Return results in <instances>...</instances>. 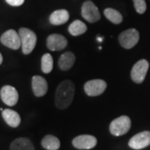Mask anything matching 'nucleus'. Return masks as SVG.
<instances>
[{"label":"nucleus","mask_w":150,"mask_h":150,"mask_svg":"<svg viewBox=\"0 0 150 150\" xmlns=\"http://www.w3.org/2000/svg\"><path fill=\"white\" fill-rule=\"evenodd\" d=\"M54 68V60L51 54H43L41 60V69L44 74H49Z\"/></svg>","instance_id":"obj_21"},{"label":"nucleus","mask_w":150,"mask_h":150,"mask_svg":"<svg viewBox=\"0 0 150 150\" xmlns=\"http://www.w3.org/2000/svg\"><path fill=\"white\" fill-rule=\"evenodd\" d=\"M131 128V120L128 116H121L112 120L110 126L109 131L114 136H122L127 134Z\"/></svg>","instance_id":"obj_3"},{"label":"nucleus","mask_w":150,"mask_h":150,"mask_svg":"<svg viewBox=\"0 0 150 150\" xmlns=\"http://www.w3.org/2000/svg\"><path fill=\"white\" fill-rule=\"evenodd\" d=\"M32 88L36 97H43L48 92V83L42 76H33L32 79Z\"/></svg>","instance_id":"obj_13"},{"label":"nucleus","mask_w":150,"mask_h":150,"mask_svg":"<svg viewBox=\"0 0 150 150\" xmlns=\"http://www.w3.org/2000/svg\"><path fill=\"white\" fill-rule=\"evenodd\" d=\"M69 13L65 9L54 11L49 17V22L53 25H62L69 21Z\"/></svg>","instance_id":"obj_15"},{"label":"nucleus","mask_w":150,"mask_h":150,"mask_svg":"<svg viewBox=\"0 0 150 150\" xmlns=\"http://www.w3.org/2000/svg\"><path fill=\"white\" fill-rule=\"evenodd\" d=\"M150 145V132L144 131L132 137L129 142V146L133 149L139 150Z\"/></svg>","instance_id":"obj_9"},{"label":"nucleus","mask_w":150,"mask_h":150,"mask_svg":"<svg viewBox=\"0 0 150 150\" xmlns=\"http://www.w3.org/2000/svg\"><path fill=\"white\" fill-rule=\"evenodd\" d=\"M103 13H104V15L108 19L114 24H119L123 21L122 14L118 11L115 10L113 8H106Z\"/></svg>","instance_id":"obj_20"},{"label":"nucleus","mask_w":150,"mask_h":150,"mask_svg":"<svg viewBox=\"0 0 150 150\" xmlns=\"http://www.w3.org/2000/svg\"><path fill=\"white\" fill-rule=\"evenodd\" d=\"M6 2L11 6H20L24 3V0H6Z\"/></svg>","instance_id":"obj_23"},{"label":"nucleus","mask_w":150,"mask_h":150,"mask_svg":"<svg viewBox=\"0 0 150 150\" xmlns=\"http://www.w3.org/2000/svg\"><path fill=\"white\" fill-rule=\"evenodd\" d=\"M0 96L3 102L8 106H14L18 101V93L14 87L10 85L4 86L1 88Z\"/></svg>","instance_id":"obj_10"},{"label":"nucleus","mask_w":150,"mask_h":150,"mask_svg":"<svg viewBox=\"0 0 150 150\" xmlns=\"http://www.w3.org/2000/svg\"><path fill=\"white\" fill-rule=\"evenodd\" d=\"M149 64L147 60L141 59L134 65L131 70V79L136 83H142L148 73Z\"/></svg>","instance_id":"obj_5"},{"label":"nucleus","mask_w":150,"mask_h":150,"mask_svg":"<svg viewBox=\"0 0 150 150\" xmlns=\"http://www.w3.org/2000/svg\"><path fill=\"white\" fill-rule=\"evenodd\" d=\"M83 18L89 23H95L100 19V13L97 6L92 1H86L82 5L81 11Z\"/></svg>","instance_id":"obj_6"},{"label":"nucleus","mask_w":150,"mask_h":150,"mask_svg":"<svg viewBox=\"0 0 150 150\" xmlns=\"http://www.w3.org/2000/svg\"><path fill=\"white\" fill-rule=\"evenodd\" d=\"M72 144L79 149H91L96 146L97 139L94 136L83 134L74 138Z\"/></svg>","instance_id":"obj_11"},{"label":"nucleus","mask_w":150,"mask_h":150,"mask_svg":"<svg viewBox=\"0 0 150 150\" xmlns=\"http://www.w3.org/2000/svg\"><path fill=\"white\" fill-rule=\"evenodd\" d=\"M107 83L102 79H93L88 81L84 84V91L86 94L90 97L101 95L106 90Z\"/></svg>","instance_id":"obj_8"},{"label":"nucleus","mask_w":150,"mask_h":150,"mask_svg":"<svg viewBox=\"0 0 150 150\" xmlns=\"http://www.w3.org/2000/svg\"><path fill=\"white\" fill-rule=\"evenodd\" d=\"M2 115L6 123L12 128H17L21 123V118L19 114L12 109H4L2 111Z\"/></svg>","instance_id":"obj_14"},{"label":"nucleus","mask_w":150,"mask_h":150,"mask_svg":"<svg viewBox=\"0 0 150 150\" xmlns=\"http://www.w3.org/2000/svg\"><path fill=\"white\" fill-rule=\"evenodd\" d=\"M43 149L47 150H58L60 148V141L54 135H46L41 142Z\"/></svg>","instance_id":"obj_18"},{"label":"nucleus","mask_w":150,"mask_h":150,"mask_svg":"<svg viewBox=\"0 0 150 150\" xmlns=\"http://www.w3.org/2000/svg\"><path fill=\"white\" fill-rule=\"evenodd\" d=\"M3 63V56H2V54H0V64Z\"/></svg>","instance_id":"obj_24"},{"label":"nucleus","mask_w":150,"mask_h":150,"mask_svg":"<svg viewBox=\"0 0 150 150\" xmlns=\"http://www.w3.org/2000/svg\"><path fill=\"white\" fill-rule=\"evenodd\" d=\"M75 92L74 83L70 80L61 82L55 93V105L59 109H65L74 99Z\"/></svg>","instance_id":"obj_1"},{"label":"nucleus","mask_w":150,"mask_h":150,"mask_svg":"<svg viewBox=\"0 0 150 150\" xmlns=\"http://www.w3.org/2000/svg\"><path fill=\"white\" fill-rule=\"evenodd\" d=\"M68 46V40L61 34L54 33L47 38V47L51 51H60Z\"/></svg>","instance_id":"obj_12"},{"label":"nucleus","mask_w":150,"mask_h":150,"mask_svg":"<svg viewBox=\"0 0 150 150\" xmlns=\"http://www.w3.org/2000/svg\"><path fill=\"white\" fill-rule=\"evenodd\" d=\"M18 34L21 40L23 53L24 54L32 53L37 43V36L35 33L26 28H21L18 31Z\"/></svg>","instance_id":"obj_2"},{"label":"nucleus","mask_w":150,"mask_h":150,"mask_svg":"<svg viewBox=\"0 0 150 150\" xmlns=\"http://www.w3.org/2000/svg\"><path fill=\"white\" fill-rule=\"evenodd\" d=\"M88 28L83 22L80 20H75L69 27V32L73 36H79L81 34H83L86 33Z\"/></svg>","instance_id":"obj_19"},{"label":"nucleus","mask_w":150,"mask_h":150,"mask_svg":"<svg viewBox=\"0 0 150 150\" xmlns=\"http://www.w3.org/2000/svg\"><path fill=\"white\" fill-rule=\"evenodd\" d=\"M75 62V55L72 52H66L61 55L59 59V69L63 71L69 70Z\"/></svg>","instance_id":"obj_16"},{"label":"nucleus","mask_w":150,"mask_h":150,"mask_svg":"<svg viewBox=\"0 0 150 150\" xmlns=\"http://www.w3.org/2000/svg\"><path fill=\"white\" fill-rule=\"evenodd\" d=\"M139 40V33L135 28H129L122 32L118 36L120 45L126 49L134 48Z\"/></svg>","instance_id":"obj_4"},{"label":"nucleus","mask_w":150,"mask_h":150,"mask_svg":"<svg viewBox=\"0 0 150 150\" xmlns=\"http://www.w3.org/2000/svg\"><path fill=\"white\" fill-rule=\"evenodd\" d=\"M10 150H34L32 142L26 138L16 139L10 145Z\"/></svg>","instance_id":"obj_17"},{"label":"nucleus","mask_w":150,"mask_h":150,"mask_svg":"<svg viewBox=\"0 0 150 150\" xmlns=\"http://www.w3.org/2000/svg\"><path fill=\"white\" fill-rule=\"evenodd\" d=\"M133 2H134V8L137 11V13L142 14L146 11L147 5L145 3V0H133Z\"/></svg>","instance_id":"obj_22"},{"label":"nucleus","mask_w":150,"mask_h":150,"mask_svg":"<svg viewBox=\"0 0 150 150\" xmlns=\"http://www.w3.org/2000/svg\"><path fill=\"white\" fill-rule=\"evenodd\" d=\"M0 41L4 46L13 50H17L21 47L19 34L13 29H9L4 33L1 36Z\"/></svg>","instance_id":"obj_7"},{"label":"nucleus","mask_w":150,"mask_h":150,"mask_svg":"<svg viewBox=\"0 0 150 150\" xmlns=\"http://www.w3.org/2000/svg\"><path fill=\"white\" fill-rule=\"evenodd\" d=\"M98 40L99 42H101V41H102V38H98Z\"/></svg>","instance_id":"obj_25"}]
</instances>
